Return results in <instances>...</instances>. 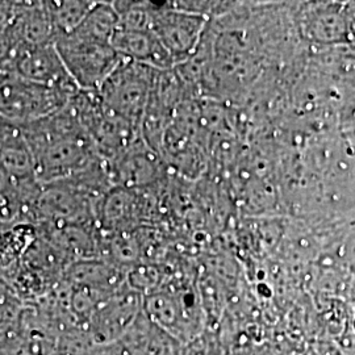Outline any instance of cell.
Segmentation results:
<instances>
[{"mask_svg":"<svg viewBox=\"0 0 355 355\" xmlns=\"http://www.w3.org/2000/svg\"><path fill=\"white\" fill-rule=\"evenodd\" d=\"M21 129L32 153L35 177L41 184L73 177L101 158L69 103Z\"/></svg>","mask_w":355,"mask_h":355,"instance_id":"obj_1","label":"cell"},{"mask_svg":"<svg viewBox=\"0 0 355 355\" xmlns=\"http://www.w3.org/2000/svg\"><path fill=\"white\" fill-rule=\"evenodd\" d=\"M74 95L0 67V119L19 127L62 110Z\"/></svg>","mask_w":355,"mask_h":355,"instance_id":"obj_2","label":"cell"},{"mask_svg":"<svg viewBox=\"0 0 355 355\" xmlns=\"http://www.w3.org/2000/svg\"><path fill=\"white\" fill-rule=\"evenodd\" d=\"M159 70L121 60L98 91L108 111L140 129Z\"/></svg>","mask_w":355,"mask_h":355,"instance_id":"obj_3","label":"cell"},{"mask_svg":"<svg viewBox=\"0 0 355 355\" xmlns=\"http://www.w3.org/2000/svg\"><path fill=\"white\" fill-rule=\"evenodd\" d=\"M144 313L184 345L200 337L204 312L195 292L155 290L144 296Z\"/></svg>","mask_w":355,"mask_h":355,"instance_id":"obj_4","label":"cell"},{"mask_svg":"<svg viewBox=\"0 0 355 355\" xmlns=\"http://www.w3.org/2000/svg\"><path fill=\"white\" fill-rule=\"evenodd\" d=\"M55 48L78 89L98 92L123 60L110 44H99L73 35L55 40Z\"/></svg>","mask_w":355,"mask_h":355,"instance_id":"obj_5","label":"cell"},{"mask_svg":"<svg viewBox=\"0 0 355 355\" xmlns=\"http://www.w3.org/2000/svg\"><path fill=\"white\" fill-rule=\"evenodd\" d=\"M144 312V295L125 284L107 297L89 316L85 334L95 347L117 343Z\"/></svg>","mask_w":355,"mask_h":355,"instance_id":"obj_6","label":"cell"},{"mask_svg":"<svg viewBox=\"0 0 355 355\" xmlns=\"http://www.w3.org/2000/svg\"><path fill=\"white\" fill-rule=\"evenodd\" d=\"M205 24L207 16L165 4L155 7L152 31L177 67L189 61L199 46Z\"/></svg>","mask_w":355,"mask_h":355,"instance_id":"obj_7","label":"cell"},{"mask_svg":"<svg viewBox=\"0 0 355 355\" xmlns=\"http://www.w3.org/2000/svg\"><path fill=\"white\" fill-rule=\"evenodd\" d=\"M7 69L40 85L64 89L70 94L79 91L67 73L55 44L17 48Z\"/></svg>","mask_w":355,"mask_h":355,"instance_id":"obj_8","label":"cell"},{"mask_svg":"<svg viewBox=\"0 0 355 355\" xmlns=\"http://www.w3.org/2000/svg\"><path fill=\"white\" fill-rule=\"evenodd\" d=\"M187 346L142 312L123 338L102 347V352L103 355H187Z\"/></svg>","mask_w":355,"mask_h":355,"instance_id":"obj_9","label":"cell"},{"mask_svg":"<svg viewBox=\"0 0 355 355\" xmlns=\"http://www.w3.org/2000/svg\"><path fill=\"white\" fill-rule=\"evenodd\" d=\"M114 187L142 190L158 179V154L144 141H135L125 152L107 162Z\"/></svg>","mask_w":355,"mask_h":355,"instance_id":"obj_10","label":"cell"},{"mask_svg":"<svg viewBox=\"0 0 355 355\" xmlns=\"http://www.w3.org/2000/svg\"><path fill=\"white\" fill-rule=\"evenodd\" d=\"M111 45L123 60L146 64L159 71L175 69V62L153 31L117 28Z\"/></svg>","mask_w":355,"mask_h":355,"instance_id":"obj_11","label":"cell"},{"mask_svg":"<svg viewBox=\"0 0 355 355\" xmlns=\"http://www.w3.org/2000/svg\"><path fill=\"white\" fill-rule=\"evenodd\" d=\"M10 33L17 48L54 44L57 35L46 1H16Z\"/></svg>","mask_w":355,"mask_h":355,"instance_id":"obj_12","label":"cell"},{"mask_svg":"<svg viewBox=\"0 0 355 355\" xmlns=\"http://www.w3.org/2000/svg\"><path fill=\"white\" fill-rule=\"evenodd\" d=\"M119 28V15L114 10V3L95 1L89 15L71 33L73 36L99 44H110L114 32Z\"/></svg>","mask_w":355,"mask_h":355,"instance_id":"obj_13","label":"cell"},{"mask_svg":"<svg viewBox=\"0 0 355 355\" xmlns=\"http://www.w3.org/2000/svg\"><path fill=\"white\" fill-rule=\"evenodd\" d=\"M46 6L58 38L71 35L89 15L95 1H46Z\"/></svg>","mask_w":355,"mask_h":355,"instance_id":"obj_14","label":"cell"},{"mask_svg":"<svg viewBox=\"0 0 355 355\" xmlns=\"http://www.w3.org/2000/svg\"><path fill=\"white\" fill-rule=\"evenodd\" d=\"M24 304L8 280L0 275V330L10 328L17 321Z\"/></svg>","mask_w":355,"mask_h":355,"instance_id":"obj_15","label":"cell"},{"mask_svg":"<svg viewBox=\"0 0 355 355\" xmlns=\"http://www.w3.org/2000/svg\"><path fill=\"white\" fill-rule=\"evenodd\" d=\"M16 13V1H0V33L10 29Z\"/></svg>","mask_w":355,"mask_h":355,"instance_id":"obj_16","label":"cell"},{"mask_svg":"<svg viewBox=\"0 0 355 355\" xmlns=\"http://www.w3.org/2000/svg\"><path fill=\"white\" fill-rule=\"evenodd\" d=\"M354 328H355V321H354Z\"/></svg>","mask_w":355,"mask_h":355,"instance_id":"obj_17","label":"cell"},{"mask_svg":"<svg viewBox=\"0 0 355 355\" xmlns=\"http://www.w3.org/2000/svg\"><path fill=\"white\" fill-rule=\"evenodd\" d=\"M0 120H1V119H0Z\"/></svg>","mask_w":355,"mask_h":355,"instance_id":"obj_18","label":"cell"}]
</instances>
